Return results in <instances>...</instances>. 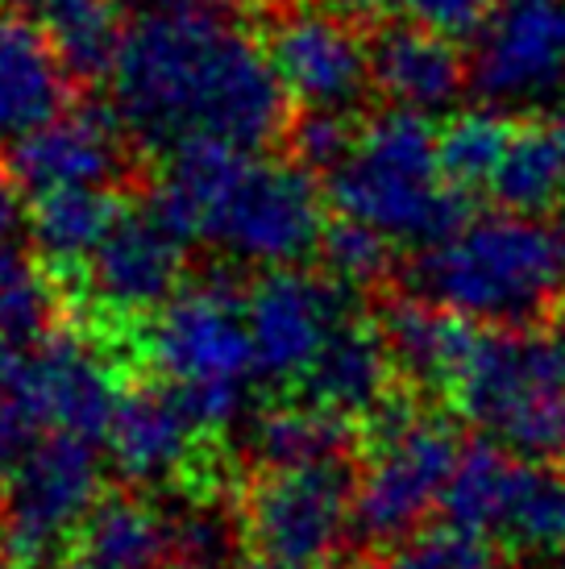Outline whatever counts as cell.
Returning <instances> with one entry per match:
<instances>
[{
  "label": "cell",
  "instance_id": "cell-1",
  "mask_svg": "<svg viewBox=\"0 0 565 569\" xmlns=\"http://www.w3.org/2000/svg\"><path fill=\"white\" fill-rule=\"evenodd\" d=\"M112 117L146 150L217 138L262 150L287 126V88L241 30L212 13L150 9L126 26L109 71Z\"/></svg>",
  "mask_w": 565,
  "mask_h": 569
},
{
  "label": "cell",
  "instance_id": "cell-2",
  "mask_svg": "<svg viewBox=\"0 0 565 569\" xmlns=\"http://www.w3.org/2000/svg\"><path fill=\"white\" fill-rule=\"evenodd\" d=\"M408 283L420 300L474 325H536L553 317V300L565 291L562 238H553L541 217L507 208L466 217L454 233L416 253Z\"/></svg>",
  "mask_w": 565,
  "mask_h": 569
},
{
  "label": "cell",
  "instance_id": "cell-3",
  "mask_svg": "<svg viewBox=\"0 0 565 569\" xmlns=\"http://www.w3.org/2000/svg\"><path fill=\"white\" fill-rule=\"evenodd\" d=\"M329 200L337 217L408 246H433L466 221L462 188L440 167V133L408 109L378 112L358 129L349 159L329 174Z\"/></svg>",
  "mask_w": 565,
  "mask_h": 569
},
{
  "label": "cell",
  "instance_id": "cell-4",
  "mask_svg": "<svg viewBox=\"0 0 565 569\" xmlns=\"http://www.w3.org/2000/svg\"><path fill=\"white\" fill-rule=\"evenodd\" d=\"M449 403L519 458L565 461V317L483 325Z\"/></svg>",
  "mask_w": 565,
  "mask_h": 569
},
{
  "label": "cell",
  "instance_id": "cell-5",
  "mask_svg": "<svg viewBox=\"0 0 565 569\" xmlns=\"http://www.w3.org/2000/svg\"><path fill=\"white\" fill-rule=\"evenodd\" d=\"M366 470H358L354 495V540L370 553L399 549L424 528L428 511L440 507L462 441L437 416L416 408V391L399 387L361 425Z\"/></svg>",
  "mask_w": 565,
  "mask_h": 569
},
{
  "label": "cell",
  "instance_id": "cell-6",
  "mask_svg": "<svg viewBox=\"0 0 565 569\" xmlns=\"http://www.w3.org/2000/svg\"><path fill=\"white\" fill-rule=\"evenodd\" d=\"M325 196L304 162L246 159L225 179L205 217V241L246 267H296L325 238Z\"/></svg>",
  "mask_w": 565,
  "mask_h": 569
},
{
  "label": "cell",
  "instance_id": "cell-7",
  "mask_svg": "<svg viewBox=\"0 0 565 569\" xmlns=\"http://www.w3.org/2000/svg\"><path fill=\"white\" fill-rule=\"evenodd\" d=\"M100 503V458L96 441L54 428L38 437L30 453L0 482V549L21 569L59 561L67 545Z\"/></svg>",
  "mask_w": 565,
  "mask_h": 569
},
{
  "label": "cell",
  "instance_id": "cell-8",
  "mask_svg": "<svg viewBox=\"0 0 565 569\" xmlns=\"http://www.w3.org/2000/svg\"><path fill=\"white\" fill-rule=\"evenodd\" d=\"M354 458L299 470H258L241 490L246 545L282 569H325L354 537Z\"/></svg>",
  "mask_w": 565,
  "mask_h": 569
},
{
  "label": "cell",
  "instance_id": "cell-9",
  "mask_svg": "<svg viewBox=\"0 0 565 569\" xmlns=\"http://www.w3.org/2000/svg\"><path fill=\"white\" fill-rule=\"evenodd\" d=\"M138 346L146 362L179 387L258 379L246 291H237L229 274H208L205 283L184 287L162 312L141 320Z\"/></svg>",
  "mask_w": 565,
  "mask_h": 569
},
{
  "label": "cell",
  "instance_id": "cell-10",
  "mask_svg": "<svg viewBox=\"0 0 565 569\" xmlns=\"http://www.w3.org/2000/svg\"><path fill=\"white\" fill-rule=\"evenodd\" d=\"M349 296L354 291L329 274L296 267H275L246 287V325L254 337L258 379L304 382L333 332L354 317Z\"/></svg>",
  "mask_w": 565,
  "mask_h": 569
},
{
  "label": "cell",
  "instance_id": "cell-11",
  "mask_svg": "<svg viewBox=\"0 0 565 569\" xmlns=\"http://www.w3.org/2000/svg\"><path fill=\"white\" fill-rule=\"evenodd\" d=\"M184 246L155 208H121L109 238L79 267L83 300L112 332L129 329V320H150L179 296Z\"/></svg>",
  "mask_w": 565,
  "mask_h": 569
},
{
  "label": "cell",
  "instance_id": "cell-12",
  "mask_svg": "<svg viewBox=\"0 0 565 569\" xmlns=\"http://www.w3.org/2000/svg\"><path fill=\"white\" fill-rule=\"evenodd\" d=\"M267 54L287 96L304 109L349 112L375 83L361 33L316 4H291L270 21Z\"/></svg>",
  "mask_w": 565,
  "mask_h": 569
},
{
  "label": "cell",
  "instance_id": "cell-13",
  "mask_svg": "<svg viewBox=\"0 0 565 569\" xmlns=\"http://www.w3.org/2000/svg\"><path fill=\"white\" fill-rule=\"evenodd\" d=\"M474 88L490 104H533L565 88V0H507L478 30Z\"/></svg>",
  "mask_w": 565,
  "mask_h": 569
},
{
  "label": "cell",
  "instance_id": "cell-14",
  "mask_svg": "<svg viewBox=\"0 0 565 569\" xmlns=\"http://www.w3.org/2000/svg\"><path fill=\"white\" fill-rule=\"evenodd\" d=\"M121 391L126 387L112 375V366L100 362V353L83 337L59 329L50 341L26 353L4 396L30 408L42 428H63L83 441H109Z\"/></svg>",
  "mask_w": 565,
  "mask_h": 569
},
{
  "label": "cell",
  "instance_id": "cell-15",
  "mask_svg": "<svg viewBox=\"0 0 565 569\" xmlns=\"http://www.w3.org/2000/svg\"><path fill=\"white\" fill-rule=\"evenodd\" d=\"M212 437L191 420L184 399L171 382H133L121 391L117 416L109 428V458L117 475L133 487H155L179 478L184 487L196 482L200 441Z\"/></svg>",
  "mask_w": 565,
  "mask_h": 569
},
{
  "label": "cell",
  "instance_id": "cell-16",
  "mask_svg": "<svg viewBox=\"0 0 565 569\" xmlns=\"http://www.w3.org/2000/svg\"><path fill=\"white\" fill-rule=\"evenodd\" d=\"M117 126V117L96 109L59 112L30 138L9 146V174L33 196L59 188H109L126 167Z\"/></svg>",
  "mask_w": 565,
  "mask_h": 569
},
{
  "label": "cell",
  "instance_id": "cell-17",
  "mask_svg": "<svg viewBox=\"0 0 565 569\" xmlns=\"http://www.w3.org/2000/svg\"><path fill=\"white\" fill-rule=\"evenodd\" d=\"M67 96L71 67L47 21L0 13V146L21 142L67 112Z\"/></svg>",
  "mask_w": 565,
  "mask_h": 569
},
{
  "label": "cell",
  "instance_id": "cell-18",
  "mask_svg": "<svg viewBox=\"0 0 565 569\" xmlns=\"http://www.w3.org/2000/svg\"><path fill=\"white\" fill-rule=\"evenodd\" d=\"M370 76L391 109H408L420 117L449 112L474 80L470 63L462 59L457 38L416 21L391 26L370 42Z\"/></svg>",
  "mask_w": 565,
  "mask_h": 569
},
{
  "label": "cell",
  "instance_id": "cell-19",
  "mask_svg": "<svg viewBox=\"0 0 565 569\" xmlns=\"http://www.w3.org/2000/svg\"><path fill=\"white\" fill-rule=\"evenodd\" d=\"M399 370L387 349V337L378 329V320L354 317L329 337V346L320 349L313 370L304 375V391L313 403L337 411L346 420H370L387 399L399 391Z\"/></svg>",
  "mask_w": 565,
  "mask_h": 569
},
{
  "label": "cell",
  "instance_id": "cell-20",
  "mask_svg": "<svg viewBox=\"0 0 565 569\" xmlns=\"http://www.w3.org/2000/svg\"><path fill=\"white\" fill-rule=\"evenodd\" d=\"M378 329L387 337V349H391L404 387H412L416 396L437 391V396L449 399L483 325L457 317L440 303L412 296V300L387 303L378 312Z\"/></svg>",
  "mask_w": 565,
  "mask_h": 569
},
{
  "label": "cell",
  "instance_id": "cell-21",
  "mask_svg": "<svg viewBox=\"0 0 565 569\" xmlns=\"http://www.w3.org/2000/svg\"><path fill=\"white\" fill-rule=\"evenodd\" d=\"M175 557L171 511L112 490L88 511L67 545L63 569H162Z\"/></svg>",
  "mask_w": 565,
  "mask_h": 569
},
{
  "label": "cell",
  "instance_id": "cell-22",
  "mask_svg": "<svg viewBox=\"0 0 565 569\" xmlns=\"http://www.w3.org/2000/svg\"><path fill=\"white\" fill-rule=\"evenodd\" d=\"M246 453L254 470H299V466H320V461L358 458L361 432L354 420L320 403H282L258 416L246 432Z\"/></svg>",
  "mask_w": 565,
  "mask_h": 569
},
{
  "label": "cell",
  "instance_id": "cell-23",
  "mask_svg": "<svg viewBox=\"0 0 565 569\" xmlns=\"http://www.w3.org/2000/svg\"><path fill=\"white\" fill-rule=\"evenodd\" d=\"M528 458L512 453L499 441H470L462 445L449 487L440 495V523L474 532V537H495L507 528L512 503H516L519 478Z\"/></svg>",
  "mask_w": 565,
  "mask_h": 569
},
{
  "label": "cell",
  "instance_id": "cell-24",
  "mask_svg": "<svg viewBox=\"0 0 565 569\" xmlns=\"http://www.w3.org/2000/svg\"><path fill=\"white\" fill-rule=\"evenodd\" d=\"M490 191L499 208L524 217H549L565 208V117H533L512 126Z\"/></svg>",
  "mask_w": 565,
  "mask_h": 569
},
{
  "label": "cell",
  "instance_id": "cell-25",
  "mask_svg": "<svg viewBox=\"0 0 565 569\" xmlns=\"http://www.w3.org/2000/svg\"><path fill=\"white\" fill-rule=\"evenodd\" d=\"M121 204L109 188H59L42 191L30 204V238L50 267L79 270L109 238Z\"/></svg>",
  "mask_w": 565,
  "mask_h": 569
},
{
  "label": "cell",
  "instance_id": "cell-26",
  "mask_svg": "<svg viewBox=\"0 0 565 569\" xmlns=\"http://www.w3.org/2000/svg\"><path fill=\"white\" fill-rule=\"evenodd\" d=\"M59 332V291L21 241L0 246V341L38 349Z\"/></svg>",
  "mask_w": 565,
  "mask_h": 569
},
{
  "label": "cell",
  "instance_id": "cell-27",
  "mask_svg": "<svg viewBox=\"0 0 565 569\" xmlns=\"http://www.w3.org/2000/svg\"><path fill=\"white\" fill-rule=\"evenodd\" d=\"M512 142V121L490 109H462L440 129V167L462 191L490 188Z\"/></svg>",
  "mask_w": 565,
  "mask_h": 569
},
{
  "label": "cell",
  "instance_id": "cell-28",
  "mask_svg": "<svg viewBox=\"0 0 565 569\" xmlns=\"http://www.w3.org/2000/svg\"><path fill=\"white\" fill-rule=\"evenodd\" d=\"M507 540L533 553L565 557V461H528L516 503L507 516Z\"/></svg>",
  "mask_w": 565,
  "mask_h": 569
},
{
  "label": "cell",
  "instance_id": "cell-29",
  "mask_svg": "<svg viewBox=\"0 0 565 569\" xmlns=\"http://www.w3.org/2000/svg\"><path fill=\"white\" fill-rule=\"evenodd\" d=\"M50 33H54V42L63 50L76 80H109L112 59H117L121 38H126V26H121L117 0H96L88 9L54 21Z\"/></svg>",
  "mask_w": 565,
  "mask_h": 569
},
{
  "label": "cell",
  "instance_id": "cell-30",
  "mask_svg": "<svg viewBox=\"0 0 565 569\" xmlns=\"http://www.w3.org/2000/svg\"><path fill=\"white\" fill-rule=\"evenodd\" d=\"M391 238H383L378 229L354 221V217H337L320 238V262L325 274L337 279L349 291H366L378 287L391 274Z\"/></svg>",
  "mask_w": 565,
  "mask_h": 569
},
{
  "label": "cell",
  "instance_id": "cell-31",
  "mask_svg": "<svg viewBox=\"0 0 565 569\" xmlns=\"http://www.w3.org/2000/svg\"><path fill=\"white\" fill-rule=\"evenodd\" d=\"M358 17H404L449 38H470L487 26V0H341Z\"/></svg>",
  "mask_w": 565,
  "mask_h": 569
},
{
  "label": "cell",
  "instance_id": "cell-32",
  "mask_svg": "<svg viewBox=\"0 0 565 569\" xmlns=\"http://www.w3.org/2000/svg\"><path fill=\"white\" fill-rule=\"evenodd\" d=\"M358 142L354 126L346 121V112L329 109H308L291 126V154L304 162L308 171H337L349 159V150Z\"/></svg>",
  "mask_w": 565,
  "mask_h": 569
},
{
  "label": "cell",
  "instance_id": "cell-33",
  "mask_svg": "<svg viewBox=\"0 0 565 569\" xmlns=\"http://www.w3.org/2000/svg\"><path fill=\"white\" fill-rule=\"evenodd\" d=\"M38 420L30 408H21L17 399L0 396V482L9 478L17 461L30 453V445L38 441Z\"/></svg>",
  "mask_w": 565,
  "mask_h": 569
},
{
  "label": "cell",
  "instance_id": "cell-34",
  "mask_svg": "<svg viewBox=\"0 0 565 569\" xmlns=\"http://www.w3.org/2000/svg\"><path fill=\"white\" fill-rule=\"evenodd\" d=\"M21 183L13 174H0V246L21 241L30 233V204L21 200Z\"/></svg>",
  "mask_w": 565,
  "mask_h": 569
},
{
  "label": "cell",
  "instance_id": "cell-35",
  "mask_svg": "<svg viewBox=\"0 0 565 569\" xmlns=\"http://www.w3.org/2000/svg\"><path fill=\"white\" fill-rule=\"evenodd\" d=\"M361 569H449L437 557V549L428 540H412V545H399V549H383V553H370V561Z\"/></svg>",
  "mask_w": 565,
  "mask_h": 569
},
{
  "label": "cell",
  "instance_id": "cell-36",
  "mask_svg": "<svg viewBox=\"0 0 565 569\" xmlns=\"http://www.w3.org/2000/svg\"><path fill=\"white\" fill-rule=\"evenodd\" d=\"M21 4H26L38 21L54 26V21H63V17L79 13V9H88V4H96V0H21Z\"/></svg>",
  "mask_w": 565,
  "mask_h": 569
},
{
  "label": "cell",
  "instance_id": "cell-37",
  "mask_svg": "<svg viewBox=\"0 0 565 569\" xmlns=\"http://www.w3.org/2000/svg\"><path fill=\"white\" fill-rule=\"evenodd\" d=\"M155 9H171V13H212L220 17L229 4H237V0H150Z\"/></svg>",
  "mask_w": 565,
  "mask_h": 569
},
{
  "label": "cell",
  "instance_id": "cell-38",
  "mask_svg": "<svg viewBox=\"0 0 565 569\" xmlns=\"http://www.w3.org/2000/svg\"><path fill=\"white\" fill-rule=\"evenodd\" d=\"M246 569H282V566H275V561H262V557H258V561H250Z\"/></svg>",
  "mask_w": 565,
  "mask_h": 569
},
{
  "label": "cell",
  "instance_id": "cell-39",
  "mask_svg": "<svg viewBox=\"0 0 565 569\" xmlns=\"http://www.w3.org/2000/svg\"><path fill=\"white\" fill-rule=\"evenodd\" d=\"M562 267H565V229H562Z\"/></svg>",
  "mask_w": 565,
  "mask_h": 569
},
{
  "label": "cell",
  "instance_id": "cell-40",
  "mask_svg": "<svg viewBox=\"0 0 565 569\" xmlns=\"http://www.w3.org/2000/svg\"><path fill=\"white\" fill-rule=\"evenodd\" d=\"M0 569H13V566H4V561H0Z\"/></svg>",
  "mask_w": 565,
  "mask_h": 569
},
{
  "label": "cell",
  "instance_id": "cell-41",
  "mask_svg": "<svg viewBox=\"0 0 565 569\" xmlns=\"http://www.w3.org/2000/svg\"><path fill=\"white\" fill-rule=\"evenodd\" d=\"M487 569H503V566H487Z\"/></svg>",
  "mask_w": 565,
  "mask_h": 569
}]
</instances>
